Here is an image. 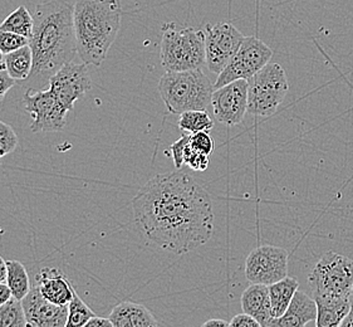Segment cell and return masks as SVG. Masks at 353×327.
Returning a JSON list of instances; mask_svg holds the SVG:
<instances>
[{"label":"cell","mask_w":353,"mask_h":327,"mask_svg":"<svg viewBox=\"0 0 353 327\" xmlns=\"http://www.w3.org/2000/svg\"><path fill=\"white\" fill-rule=\"evenodd\" d=\"M48 82L50 91L68 112L73 111L74 103L92 87L87 64L74 63L73 61L64 64Z\"/></svg>","instance_id":"cell-12"},{"label":"cell","mask_w":353,"mask_h":327,"mask_svg":"<svg viewBox=\"0 0 353 327\" xmlns=\"http://www.w3.org/2000/svg\"><path fill=\"white\" fill-rule=\"evenodd\" d=\"M339 327H353V301L351 302V308L350 313H347L345 320L342 321Z\"/></svg>","instance_id":"cell-38"},{"label":"cell","mask_w":353,"mask_h":327,"mask_svg":"<svg viewBox=\"0 0 353 327\" xmlns=\"http://www.w3.org/2000/svg\"><path fill=\"white\" fill-rule=\"evenodd\" d=\"M214 128V121L206 111H186L180 115L179 128L185 134H196V132H209Z\"/></svg>","instance_id":"cell-24"},{"label":"cell","mask_w":353,"mask_h":327,"mask_svg":"<svg viewBox=\"0 0 353 327\" xmlns=\"http://www.w3.org/2000/svg\"><path fill=\"white\" fill-rule=\"evenodd\" d=\"M270 307H272V319H278L284 315L290 306L292 299L298 291L299 282L296 278H283L282 281L268 286Z\"/></svg>","instance_id":"cell-20"},{"label":"cell","mask_w":353,"mask_h":327,"mask_svg":"<svg viewBox=\"0 0 353 327\" xmlns=\"http://www.w3.org/2000/svg\"><path fill=\"white\" fill-rule=\"evenodd\" d=\"M94 316L96 313L85 305L77 292H74V296L68 305V319L65 327H82Z\"/></svg>","instance_id":"cell-26"},{"label":"cell","mask_w":353,"mask_h":327,"mask_svg":"<svg viewBox=\"0 0 353 327\" xmlns=\"http://www.w3.org/2000/svg\"><path fill=\"white\" fill-rule=\"evenodd\" d=\"M28 90L23 96V103L33 121L30 123L32 132H58L63 130L67 122V115L64 108L53 92L48 90H41L32 92Z\"/></svg>","instance_id":"cell-11"},{"label":"cell","mask_w":353,"mask_h":327,"mask_svg":"<svg viewBox=\"0 0 353 327\" xmlns=\"http://www.w3.org/2000/svg\"><path fill=\"white\" fill-rule=\"evenodd\" d=\"M313 297L347 299L353 286V261L337 252H325L308 276Z\"/></svg>","instance_id":"cell-7"},{"label":"cell","mask_w":353,"mask_h":327,"mask_svg":"<svg viewBox=\"0 0 353 327\" xmlns=\"http://www.w3.org/2000/svg\"><path fill=\"white\" fill-rule=\"evenodd\" d=\"M120 0H76L74 30L78 56L83 63L99 67L119 36Z\"/></svg>","instance_id":"cell-3"},{"label":"cell","mask_w":353,"mask_h":327,"mask_svg":"<svg viewBox=\"0 0 353 327\" xmlns=\"http://www.w3.org/2000/svg\"><path fill=\"white\" fill-rule=\"evenodd\" d=\"M317 319V305L305 292L298 290L283 316L269 321L268 327H305Z\"/></svg>","instance_id":"cell-16"},{"label":"cell","mask_w":353,"mask_h":327,"mask_svg":"<svg viewBox=\"0 0 353 327\" xmlns=\"http://www.w3.org/2000/svg\"><path fill=\"white\" fill-rule=\"evenodd\" d=\"M184 164L192 170L205 171L209 168V157L196 151L189 143L185 148Z\"/></svg>","instance_id":"cell-29"},{"label":"cell","mask_w":353,"mask_h":327,"mask_svg":"<svg viewBox=\"0 0 353 327\" xmlns=\"http://www.w3.org/2000/svg\"><path fill=\"white\" fill-rule=\"evenodd\" d=\"M201 327H230V322L221 319H212V320L206 321Z\"/></svg>","instance_id":"cell-36"},{"label":"cell","mask_w":353,"mask_h":327,"mask_svg":"<svg viewBox=\"0 0 353 327\" xmlns=\"http://www.w3.org/2000/svg\"><path fill=\"white\" fill-rule=\"evenodd\" d=\"M317 305L316 327H339L351 308V297H313Z\"/></svg>","instance_id":"cell-19"},{"label":"cell","mask_w":353,"mask_h":327,"mask_svg":"<svg viewBox=\"0 0 353 327\" xmlns=\"http://www.w3.org/2000/svg\"><path fill=\"white\" fill-rule=\"evenodd\" d=\"M12 299H13V295H12L9 286L4 282L0 284V307L6 305Z\"/></svg>","instance_id":"cell-35"},{"label":"cell","mask_w":353,"mask_h":327,"mask_svg":"<svg viewBox=\"0 0 353 327\" xmlns=\"http://www.w3.org/2000/svg\"><path fill=\"white\" fill-rule=\"evenodd\" d=\"M7 268L6 284L9 286L13 299L21 301L32 288L28 270H26L24 264H21L19 261H8Z\"/></svg>","instance_id":"cell-22"},{"label":"cell","mask_w":353,"mask_h":327,"mask_svg":"<svg viewBox=\"0 0 353 327\" xmlns=\"http://www.w3.org/2000/svg\"><path fill=\"white\" fill-rule=\"evenodd\" d=\"M190 145L194 149L205 154L208 157H210L212 151H214V141H212V136L209 135V132H196L190 135Z\"/></svg>","instance_id":"cell-30"},{"label":"cell","mask_w":353,"mask_h":327,"mask_svg":"<svg viewBox=\"0 0 353 327\" xmlns=\"http://www.w3.org/2000/svg\"><path fill=\"white\" fill-rule=\"evenodd\" d=\"M7 261H4V258L0 256V284L7 281Z\"/></svg>","instance_id":"cell-37"},{"label":"cell","mask_w":353,"mask_h":327,"mask_svg":"<svg viewBox=\"0 0 353 327\" xmlns=\"http://www.w3.org/2000/svg\"><path fill=\"white\" fill-rule=\"evenodd\" d=\"M0 165H1V163H0Z\"/></svg>","instance_id":"cell-41"},{"label":"cell","mask_w":353,"mask_h":327,"mask_svg":"<svg viewBox=\"0 0 353 327\" xmlns=\"http://www.w3.org/2000/svg\"><path fill=\"white\" fill-rule=\"evenodd\" d=\"M26 46H29L28 38L7 30H0V50L4 56L21 50Z\"/></svg>","instance_id":"cell-28"},{"label":"cell","mask_w":353,"mask_h":327,"mask_svg":"<svg viewBox=\"0 0 353 327\" xmlns=\"http://www.w3.org/2000/svg\"><path fill=\"white\" fill-rule=\"evenodd\" d=\"M19 145V139L14 128L6 122L0 121V159L14 152Z\"/></svg>","instance_id":"cell-27"},{"label":"cell","mask_w":353,"mask_h":327,"mask_svg":"<svg viewBox=\"0 0 353 327\" xmlns=\"http://www.w3.org/2000/svg\"><path fill=\"white\" fill-rule=\"evenodd\" d=\"M161 38V64L166 72L201 70L206 63L205 33L194 28L176 29L165 24Z\"/></svg>","instance_id":"cell-5"},{"label":"cell","mask_w":353,"mask_h":327,"mask_svg":"<svg viewBox=\"0 0 353 327\" xmlns=\"http://www.w3.org/2000/svg\"><path fill=\"white\" fill-rule=\"evenodd\" d=\"M189 143H190V135L185 134L183 137H180L177 141L170 146V152L176 169H181V166L184 165L185 148Z\"/></svg>","instance_id":"cell-31"},{"label":"cell","mask_w":353,"mask_h":327,"mask_svg":"<svg viewBox=\"0 0 353 327\" xmlns=\"http://www.w3.org/2000/svg\"><path fill=\"white\" fill-rule=\"evenodd\" d=\"M74 4L76 0H47L37 6L33 33L29 39L33 53L30 79L34 82L50 81L77 56Z\"/></svg>","instance_id":"cell-2"},{"label":"cell","mask_w":353,"mask_h":327,"mask_svg":"<svg viewBox=\"0 0 353 327\" xmlns=\"http://www.w3.org/2000/svg\"><path fill=\"white\" fill-rule=\"evenodd\" d=\"M15 82L17 81L9 76L7 70L0 68V102L4 100L8 91H10V88L14 87Z\"/></svg>","instance_id":"cell-33"},{"label":"cell","mask_w":353,"mask_h":327,"mask_svg":"<svg viewBox=\"0 0 353 327\" xmlns=\"http://www.w3.org/2000/svg\"><path fill=\"white\" fill-rule=\"evenodd\" d=\"M29 327H65L68 306L54 305L44 299L34 284L28 295L21 299Z\"/></svg>","instance_id":"cell-14"},{"label":"cell","mask_w":353,"mask_h":327,"mask_svg":"<svg viewBox=\"0 0 353 327\" xmlns=\"http://www.w3.org/2000/svg\"><path fill=\"white\" fill-rule=\"evenodd\" d=\"M290 83L281 64L268 63L248 79V112L256 117H268L282 105Z\"/></svg>","instance_id":"cell-6"},{"label":"cell","mask_w":353,"mask_h":327,"mask_svg":"<svg viewBox=\"0 0 353 327\" xmlns=\"http://www.w3.org/2000/svg\"><path fill=\"white\" fill-rule=\"evenodd\" d=\"M159 92L169 112L206 111L212 105L214 85L201 70L165 72L159 81Z\"/></svg>","instance_id":"cell-4"},{"label":"cell","mask_w":353,"mask_h":327,"mask_svg":"<svg viewBox=\"0 0 353 327\" xmlns=\"http://www.w3.org/2000/svg\"><path fill=\"white\" fill-rule=\"evenodd\" d=\"M288 276V252L276 246L253 249L245 261V277L253 285L270 286Z\"/></svg>","instance_id":"cell-10"},{"label":"cell","mask_w":353,"mask_h":327,"mask_svg":"<svg viewBox=\"0 0 353 327\" xmlns=\"http://www.w3.org/2000/svg\"><path fill=\"white\" fill-rule=\"evenodd\" d=\"M351 299L353 301V286H352V292H351Z\"/></svg>","instance_id":"cell-40"},{"label":"cell","mask_w":353,"mask_h":327,"mask_svg":"<svg viewBox=\"0 0 353 327\" xmlns=\"http://www.w3.org/2000/svg\"><path fill=\"white\" fill-rule=\"evenodd\" d=\"M34 282L44 299L59 306H68L76 292L71 281L58 268H42L37 273Z\"/></svg>","instance_id":"cell-15"},{"label":"cell","mask_w":353,"mask_h":327,"mask_svg":"<svg viewBox=\"0 0 353 327\" xmlns=\"http://www.w3.org/2000/svg\"><path fill=\"white\" fill-rule=\"evenodd\" d=\"M4 67L15 81H26L33 71V53L29 46L4 56Z\"/></svg>","instance_id":"cell-21"},{"label":"cell","mask_w":353,"mask_h":327,"mask_svg":"<svg viewBox=\"0 0 353 327\" xmlns=\"http://www.w3.org/2000/svg\"><path fill=\"white\" fill-rule=\"evenodd\" d=\"M230 327H263L259 321L255 320L254 317L249 316L247 313H241L234 316L230 321Z\"/></svg>","instance_id":"cell-32"},{"label":"cell","mask_w":353,"mask_h":327,"mask_svg":"<svg viewBox=\"0 0 353 327\" xmlns=\"http://www.w3.org/2000/svg\"><path fill=\"white\" fill-rule=\"evenodd\" d=\"M82 327H112V324L110 319L94 316L91 320L87 321Z\"/></svg>","instance_id":"cell-34"},{"label":"cell","mask_w":353,"mask_h":327,"mask_svg":"<svg viewBox=\"0 0 353 327\" xmlns=\"http://www.w3.org/2000/svg\"><path fill=\"white\" fill-rule=\"evenodd\" d=\"M205 56L209 71L219 75L238 52L245 37L232 23L206 24Z\"/></svg>","instance_id":"cell-9"},{"label":"cell","mask_w":353,"mask_h":327,"mask_svg":"<svg viewBox=\"0 0 353 327\" xmlns=\"http://www.w3.org/2000/svg\"><path fill=\"white\" fill-rule=\"evenodd\" d=\"M273 50L256 37H245L238 52L234 54L225 68L218 75L214 90L229 85L234 81H248L269 63Z\"/></svg>","instance_id":"cell-8"},{"label":"cell","mask_w":353,"mask_h":327,"mask_svg":"<svg viewBox=\"0 0 353 327\" xmlns=\"http://www.w3.org/2000/svg\"><path fill=\"white\" fill-rule=\"evenodd\" d=\"M0 327H29L21 301L12 299L0 307Z\"/></svg>","instance_id":"cell-25"},{"label":"cell","mask_w":353,"mask_h":327,"mask_svg":"<svg viewBox=\"0 0 353 327\" xmlns=\"http://www.w3.org/2000/svg\"><path fill=\"white\" fill-rule=\"evenodd\" d=\"M136 224L150 242L175 255H186L214 233L209 192L177 169L150 179L132 199Z\"/></svg>","instance_id":"cell-1"},{"label":"cell","mask_w":353,"mask_h":327,"mask_svg":"<svg viewBox=\"0 0 353 327\" xmlns=\"http://www.w3.org/2000/svg\"><path fill=\"white\" fill-rule=\"evenodd\" d=\"M243 313L259 321L263 327H268L272 320V307L269 297V287L264 285H252L241 295Z\"/></svg>","instance_id":"cell-18"},{"label":"cell","mask_w":353,"mask_h":327,"mask_svg":"<svg viewBox=\"0 0 353 327\" xmlns=\"http://www.w3.org/2000/svg\"><path fill=\"white\" fill-rule=\"evenodd\" d=\"M212 106L215 120L221 125L235 126L241 123L248 112V81H234L214 90Z\"/></svg>","instance_id":"cell-13"},{"label":"cell","mask_w":353,"mask_h":327,"mask_svg":"<svg viewBox=\"0 0 353 327\" xmlns=\"http://www.w3.org/2000/svg\"><path fill=\"white\" fill-rule=\"evenodd\" d=\"M0 68L6 70V67H4V54L1 53V50H0Z\"/></svg>","instance_id":"cell-39"},{"label":"cell","mask_w":353,"mask_h":327,"mask_svg":"<svg viewBox=\"0 0 353 327\" xmlns=\"http://www.w3.org/2000/svg\"><path fill=\"white\" fill-rule=\"evenodd\" d=\"M112 327H159L149 308L136 302H120L110 313Z\"/></svg>","instance_id":"cell-17"},{"label":"cell","mask_w":353,"mask_h":327,"mask_svg":"<svg viewBox=\"0 0 353 327\" xmlns=\"http://www.w3.org/2000/svg\"><path fill=\"white\" fill-rule=\"evenodd\" d=\"M33 27H34L33 15L29 13L27 8L21 6L3 21V23L0 24V30L12 32V33L30 39L32 33H33Z\"/></svg>","instance_id":"cell-23"}]
</instances>
